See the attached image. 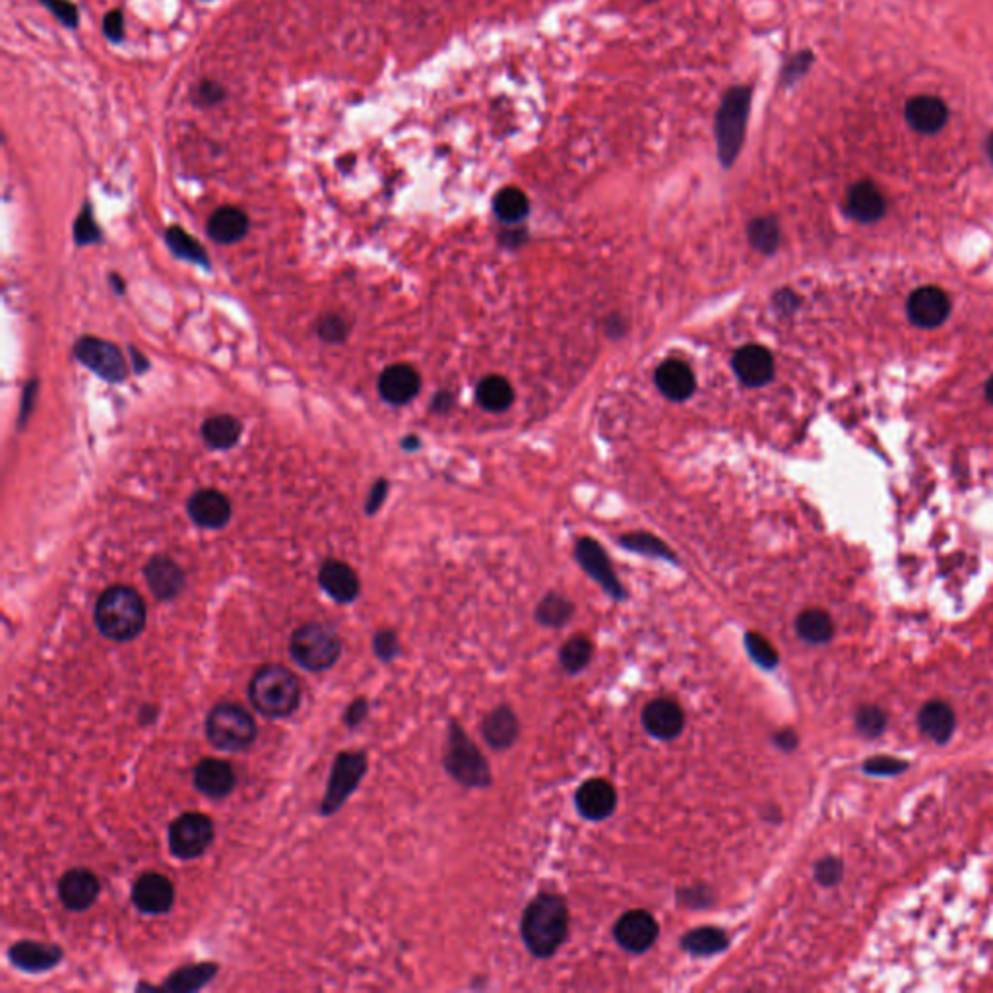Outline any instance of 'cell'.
Returning a JSON list of instances; mask_svg holds the SVG:
<instances>
[{
  "mask_svg": "<svg viewBox=\"0 0 993 993\" xmlns=\"http://www.w3.org/2000/svg\"><path fill=\"white\" fill-rule=\"evenodd\" d=\"M988 154H990V158L993 161V134L990 136V142H988Z\"/></svg>",
  "mask_w": 993,
  "mask_h": 993,
  "instance_id": "obj_61",
  "label": "cell"
},
{
  "mask_svg": "<svg viewBox=\"0 0 993 993\" xmlns=\"http://www.w3.org/2000/svg\"><path fill=\"white\" fill-rule=\"evenodd\" d=\"M730 939L724 929L697 928L681 937V947L695 957H710L726 951Z\"/></svg>",
  "mask_w": 993,
  "mask_h": 993,
  "instance_id": "obj_32",
  "label": "cell"
},
{
  "mask_svg": "<svg viewBox=\"0 0 993 993\" xmlns=\"http://www.w3.org/2000/svg\"><path fill=\"white\" fill-rule=\"evenodd\" d=\"M947 119V105L939 97H912L906 103V121L916 132L935 134L947 125Z\"/></svg>",
  "mask_w": 993,
  "mask_h": 993,
  "instance_id": "obj_25",
  "label": "cell"
},
{
  "mask_svg": "<svg viewBox=\"0 0 993 993\" xmlns=\"http://www.w3.org/2000/svg\"><path fill=\"white\" fill-rule=\"evenodd\" d=\"M348 332H350L348 322L344 321L342 317H338V315H326L319 322V336H321L324 342L340 344V342L346 340Z\"/></svg>",
  "mask_w": 993,
  "mask_h": 993,
  "instance_id": "obj_44",
  "label": "cell"
},
{
  "mask_svg": "<svg viewBox=\"0 0 993 993\" xmlns=\"http://www.w3.org/2000/svg\"><path fill=\"white\" fill-rule=\"evenodd\" d=\"M840 875H842V865H840L838 860H834V858H827V860L819 862V864H817V869H815V877H817V881H819L821 885H825V887H831V885H834V883L840 879Z\"/></svg>",
  "mask_w": 993,
  "mask_h": 993,
  "instance_id": "obj_50",
  "label": "cell"
},
{
  "mask_svg": "<svg viewBox=\"0 0 993 993\" xmlns=\"http://www.w3.org/2000/svg\"><path fill=\"white\" fill-rule=\"evenodd\" d=\"M904 765H900L895 759H875L873 763H867L865 769L871 770V772H897V770L902 769Z\"/></svg>",
  "mask_w": 993,
  "mask_h": 993,
  "instance_id": "obj_54",
  "label": "cell"
},
{
  "mask_svg": "<svg viewBox=\"0 0 993 993\" xmlns=\"http://www.w3.org/2000/svg\"><path fill=\"white\" fill-rule=\"evenodd\" d=\"M45 8H49L53 12V16L66 26L68 30H74L78 28L80 24V16H78V8L70 2V0H39Z\"/></svg>",
  "mask_w": 993,
  "mask_h": 993,
  "instance_id": "obj_45",
  "label": "cell"
},
{
  "mask_svg": "<svg viewBox=\"0 0 993 993\" xmlns=\"http://www.w3.org/2000/svg\"><path fill=\"white\" fill-rule=\"evenodd\" d=\"M189 516L202 528H224L231 518V503L216 489H200L187 503Z\"/></svg>",
  "mask_w": 993,
  "mask_h": 993,
  "instance_id": "obj_22",
  "label": "cell"
},
{
  "mask_svg": "<svg viewBox=\"0 0 993 993\" xmlns=\"http://www.w3.org/2000/svg\"><path fill=\"white\" fill-rule=\"evenodd\" d=\"M481 408L487 412H505L511 408L514 400V390L505 377L491 375L485 377L476 390Z\"/></svg>",
  "mask_w": 993,
  "mask_h": 993,
  "instance_id": "obj_34",
  "label": "cell"
},
{
  "mask_svg": "<svg viewBox=\"0 0 993 993\" xmlns=\"http://www.w3.org/2000/svg\"><path fill=\"white\" fill-rule=\"evenodd\" d=\"M518 732H520V724H518V718L513 712V708L507 705L497 706L493 708L485 718H483V724H481V734H483V739L487 741V745H491L493 749L501 751V749H509L516 741L518 737Z\"/></svg>",
  "mask_w": 993,
  "mask_h": 993,
  "instance_id": "obj_26",
  "label": "cell"
},
{
  "mask_svg": "<svg viewBox=\"0 0 993 993\" xmlns=\"http://www.w3.org/2000/svg\"><path fill=\"white\" fill-rule=\"evenodd\" d=\"M747 233H749V241L751 245L765 253V255H770L776 251L778 247V241H780V227L776 224L774 218H757L753 220L749 227H747Z\"/></svg>",
  "mask_w": 993,
  "mask_h": 993,
  "instance_id": "obj_40",
  "label": "cell"
},
{
  "mask_svg": "<svg viewBox=\"0 0 993 993\" xmlns=\"http://www.w3.org/2000/svg\"><path fill=\"white\" fill-rule=\"evenodd\" d=\"M109 280L113 282V286H115V289H117V293H123V288H125V282H123V280H121V278H119L117 274H113V276H111Z\"/></svg>",
  "mask_w": 993,
  "mask_h": 993,
  "instance_id": "obj_58",
  "label": "cell"
},
{
  "mask_svg": "<svg viewBox=\"0 0 993 993\" xmlns=\"http://www.w3.org/2000/svg\"><path fill=\"white\" fill-rule=\"evenodd\" d=\"M445 769L456 782L468 788H487L491 784V769L480 747L458 722H450Z\"/></svg>",
  "mask_w": 993,
  "mask_h": 993,
  "instance_id": "obj_7",
  "label": "cell"
},
{
  "mask_svg": "<svg viewBox=\"0 0 993 993\" xmlns=\"http://www.w3.org/2000/svg\"><path fill=\"white\" fill-rule=\"evenodd\" d=\"M658 933V922L646 910H631L623 914L613 928L615 941L629 953L648 951L656 943Z\"/></svg>",
  "mask_w": 993,
  "mask_h": 993,
  "instance_id": "obj_12",
  "label": "cell"
},
{
  "mask_svg": "<svg viewBox=\"0 0 993 993\" xmlns=\"http://www.w3.org/2000/svg\"><path fill=\"white\" fill-rule=\"evenodd\" d=\"M656 385L666 398L683 402L695 392V375L687 363L679 359H668L656 371Z\"/></svg>",
  "mask_w": 993,
  "mask_h": 993,
  "instance_id": "obj_27",
  "label": "cell"
},
{
  "mask_svg": "<svg viewBox=\"0 0 993 993\" xmlns=\"http://www.w3.org/2000/svg\"><path fill=\"white\" fill-rule=\"evenodd\" d=\"M848 212L862 224H873L885 214V198L873 183H856L848 194Z\"/></svg>",
  "mask_w": 993,
  "mask_h": 993,
  "instance_id": "obj_29",
  "label": "cell"
},
{
  "mask_svg": "<svg viewBox=\"0 0 993 993\" xmlns=\"http://www.w3.org/2000/svg\"><path fill=\"white\" fill-rule=\"evenodd\" d=\"M575 613V606L571 600H567L565 596L561 594H547L544 600L538 604L536 608V621L544 627H551V629H559L563 625H567L571 621Z\"/></svg>",
  "mask_w": 993,
  "mask_h": 993,
  "instance_id": "obj_36",
  "label": "cell"
},
{
  "mask_svg": "<svg viewBox=\"0 0 993 993\" xmlns=\"http://www.w3.org/2000/svg\"><path fill=\"white\" fill-rule=\"evenodd\" d=\"M249 699L268 718H288L301 703V683L286 666H262L249 683Z\"/></svg>",
  "mask_w": 993,
  "mask_h": 993,
  "instance_id": "obj_3",
  "label": "cell"
},
{
  "mask_svg": "<svg viewBox=\"0 0 993 993\" xmlns=\"http://www.w3.org/2000/svg\"><path fill=\"white\" fill-rule=\"evenodd\" d=\"M63 957V949L39 941H18L8 949V961L26 974L49 972L61 964Z\"/></svg>",
  "mask_w": 993,
  "mask_h": 993,
  "instance_id": "obj_16",
  "label": "cell"
},
{
  "mask_svg": "<svg viewBox=\"0 0 993 993\" xmlns=\"http://www.w3.org/2000/svg\"><path fill=\"white\" fill-rule=\"evenodd\" d=\"M103 33L113 43H121L125 39V18H123L121 10H111L105 14Z\"/></svg>",
  "mask_w": 993,
  "mask_h": 993,
  "instance_id": "obj_49",
  "label": "cell"
},
{
  "mask_svg": "<svg viewBox=\"0 0 993 993\" xmlns=\"http://www.w3.org/2000/svg\"><path fill=\"white\" fill-rule=\"evenodd\" d=\"M101 893L96 873L88 869H68L59 881V898L66 910L84 912L94 906Z\"/></svg>",
  "mask_w": 993,
  "mask_h": 993,
  "instance_id": "obj_15",
  "label": "cell"
},
{
  "mask_svg": "<svg viewBox=\"0 0 993 993\" xmlns=\"http://www.w3.org/2000/svg\"><path fill=\"white\" fill-rule=\"evenodd\" d=\"M774 739H776V745L782 747V749H786V751L794 749L796 743H798V737H796V734L792 730H784V732H780Z\"/></svg>",
  "mask_w": 993,
  "mask_h": 993,
  "instance_id": "obj_55",
  "label": "cell"
},
{
  "mask_svg": "<svg viewBox=\"0 0 993 993\" xmlns=\"http://www.w3.org/2000/svg\"><path fill=\"white\" fill-rule=\"evenodd\" d=\"M569 906L553 893L534 898L522 916L520 933L528 951L538 959H549L565 943L569 935Z\"/></svg>",
  "mask_w": 993,
  "mask_h": 993,
  "instance_id": "obj_1",
  "label": "cell"
},
{
  "mask_svg": "<svg viewBox=\"0 0 993 993\" xmlns=\"http://www.w3.org/2000/svg\"><path fill=\"white\" fill-rule=\"evenodd\" d=\"M289 652L295 664L307 672H326L342 656V641L326 623H305L293 631Z\"/></svg>",
  "mask_w": 993,
  "mask_h": 993,
  "instance_id": "obj_5",
  "label": "cell"
},
{
  "mask_svg": "<svg viewBox=\"0 0 993 993\" xmlns=\"http://www.w3.org/2000/svg\"><path fill=\"white\" fill-rule=\"evenodd\" d=\"M450 404V394H437L435 398V410H447Z\"/></svg>",
  "mask_w": 993,
  "mask_h": 993,
  "instance_id": "obj_57",
  "label": "cell"
},
{
  "mask_svg": "<svg viewBox=\"0 0 993 993\" xmlns=\"http://www.w3.org/2000/svg\"><path fill=\"white\" fill-rule=\"evenodd\" d=\"M194 97L200 105H206V107H212V105H218L222 99L225 97V90L218 84V82H212V80H202L196 90H194Z\"/></svg>",
  "mask_w": 993,
  "mask_h": 993,
  "instance_id": "obj_48",
  "label": "cell"
},
{
  "mask_svg": "<svg viewBox=\"0 0 993 993\" xmlns=\"http://www.w3.org/2000/svg\"><path fill=\"white\" fill-rule=\"evenodd\" d=\"M745 648L755 664H759L765 670H772L778 664V654L774 646L763 635L759 633H747L745 635Z\"/></svg>",
  "mask_w": 993,
  "mask_h": 993,
  "instance_id": "obj_42",
  "label": "cell"
},
{
  "mask_svg": "<svg viewBox=\"0 0 993 993\" xmlns=\"http://www.w3.org/2000/svg\"><path fill=\"white\" fill-rule=\"evenodd\" d=\"M749 113H751V88L736 86L722 97L714 121V132H716L718 160L724 167H730L743 148Z\"/></svg>",
  "mask_w": 993,
  "mask_h": 993,
  "instance_id": "obj_4",
  "label": "cell"
},
{
  "mask_svg": "<svg viewBox=\"0 0 993 993\" xmlns=\"http://www.w3.org/2000/svg\"><path fill=\"white\" fill-rule=\"evenodd\" d=\"M373 650L383 662H392L400 654V641L394 631H379L373 639Z\"/></svg>",
  "mask_w": 993,
  "mask_h": 993,
  "instance_id": "obj_47",
  "label": "cell"
},
{
  "mask_svg": "<svg viewBox=\"0 0 993 993\" xmlns=\"http://www.w3.org/2000/svg\"><path fill=\"white\" fill-rule=\"evenodd\" d=\"M144 577H146L152 594L163 602L175 600L187 584L183 569L173 559H169L165 555H156L148 561V565L144 569Z\"/></svg>",
  "mask_w": 993,
  "mask_h": 993,
  "instance_id": "obj_21",
  "label": "cell"
},
{
  "mask_svg": "<svg viewBox=\"0 0 993 993\" xmlns=\"http://www.w3.org/2000/svg\"><path fill=\"white\" fill-rule=\"evenodd\" d=\"M419 375L416 369L404 363H396L383 371L379 379V392L390 404H408L410 400L416 398L419 392Z\"/></svg>",
  "mask_w": 993,
  "mask_h": 993,
  "instance_id": "obj_24",
  "label": "cell"
},
{
  "mask_svg": "<svg viewBox=\"0 0 993 993\" xmlns=\"http://www.w3.org/2000/svg\"><path fill=\"white\" fill-rule=\"evenodd\" d=\"M99 633L115 642H127L136 639L146 627V604L142 596L130 586H111L107 588L94 611Z\"/></svg>",
  "mask_w": 993,
  "mask_h": 993,
  "instance_id": "obj_2",
  "label": "cell"
},
{
  "mask_svg": "<svg viewBox=\"0 0 993 993\" xmlns=\"http://www.w3.org/2000/svg\"><path fill=\"white\" fill-rule=\"evenodd\" d=\"M202 437L208 447L227 450L237 445L241 437V423L233 416H212L202 423Z\"/></svg>",
  "mask_w": 993,
  "mask_h": 993,
  "instance_id": "obj_33",
  "label": "cell"
},
{
  "mask_svg": "<svg viewBox=\"0 0 993 993\" xmlns=\"http://www.w3.org/2000/svg\"><path fill=\"white\" fill-rule=\"evenodd\" d=\"M809 65H811V55H809V53H800V55H796V57L788 63L786 70H784V82H788V84H790V82L798 80L801 74L809 68Z\"/></svg>",
  "mask_w": 993,
  "mask_h": 993,
  "instance_id": "obj_51",
  "label": "cell"
},
{
  "mask_svg": "<svg viewBox=\"0 0 993 993\" xmlns=\"http://www.w3.org/2000/svg\"><path fill=\"white\" fill-rule=\"evenodd\" d=\"M386 489H388V485H386L385 480L375 483V487H373V491L369 495V501H367V513H375L381 507V503L385 501Z\"/></svg>",
  "mask_w": 993,
  "mask_h": 993,
  "instance_id": "obj_53",
  "label": "cell"
},
{
  "mask_svg": "<svg viewBox=\"0 0 993 993\" xmlns=\"http://www.w3.org/2000/svg\"><path fill=\"white\" fill-rule=\"evenodd\" d=\"M796 631L803 641L823 644L833 639V619L823 609H805L796 619Z\"/></svg>",
  "mask_w": 993,
  "mask_h": 993,
  "instance_id": "obj_35",
  "label": "cell"
},
{
  "mask_svg": "<svg viewBox=\"0 0 993 993\" xmlns=\"http://www.w3.org/2000/svg\"><path fill=\"white\" fill-rule=\"evenodd\" d=\"M74 355L92 369L101 379L109 383H121L129 375V363L123 352L105 340L84 336L76 342Z\"/></svg>",
  "mask_w": 993,
  "mask_h": 993,
  "instance_id": "obj_10",
  "label": "cell"
},
{
  "mask_svg": "<svg viewBox=\"0 0 993 993\" xmlns=\"http://www.w3.org/2000/svg\"><path fill=\"white\" fill-rule=\"evenodd\" d=\"M594 656V644L590 639L577 635L565 642L559 652V662L567 673L582 672Z\"/></svg>",
  "mask_w": 993,
  "mask_h": 993,
  "instance_id": "obj_39",
  "label": "cell"
},
{
  "mask_svg": "<svg viewBox=\"0 0 993 993\" xmlns=\"http://www.w3.org/2000/svg\"><path fill=\"white\" fill-rule=\"evenodd\" d=\"M493 210L499 216V220H503L507 224H516L528 216L530 202H528V196L520 189L509 187V189L499 191V194L495 196Z\"/></svg>",
  "mask_w": 993,
  "mask_h": 993,
  "instance_id": "obj_37",
  "label": "cell"
},
{
  "mask_svg": "<svg viewBox=\"0 0 993 993\" xmlns=\"http://www.w3.org/2000/svg\"><path fill=\"white\" fill-rule=\"evenodd\" d=\"M165 241H167L169 249L177 257L191 260V262L200 264V266H210L204 247L194 239L193 235H189L185 229H181L177 225L175 227H169L167 233H165Z\"/></svg>",
  "mask_w": 993,
  "mask_h": 993,
  "instance_id": "obj_38",
  "label": "cell"
},
{
  "mask_svg": "<svg viewBox=\"0 0 993 993\" xmlns=\"http://www.w3.org/2000/svg\"><path fill=\"white\" fill-rule=\"evenodd\" d=\"M247 231H249V218L243 210L235 206L218 208L208 220V235L222 245L241 241L247 235Z\"/></svg>",
  "mask_w": 993,
  "mask_h": 993,
  "instance_id": "obj_28",
  "label": "cell"
},
{
  "mask_svg": "<svg viewBox=\"0 0 993 993\" xmlns=\"http://www.w3.org/2000/svg\"><path fill=\"white\" fill-rule=\"evenodd\" d=\"M908 317L920 328H937L949 319L951 301L945 291L935 286L916 289L908 299Z\"/></svg>",
  "mask_w": 993,
  "mask_h": 993,
  "instance_id": "obj_14",
  "label": "cell"
},
{
  "mask_svg": "<svg viewBox=\"0 0 993 993\" xmlns=\"http://www.w3.org/2000/svg\"><path fill=\"white\" fill-rule=\"evenodd\" d=\"M206 737L220 751L239 753L255 743L257 722L241 705L218 703L208 712Z\"/></svg>",
  "mask_w": 993,
  "mask_h": 993,
  "instance_id": "obj_6",
  "label": "cell"
},
{
  "mask_svg": "<svg viewBox=\"0 0 993 993\" xmlns=\"http://www.w3.org/2000/svg\"><path fill=\"white\" fill-rule=\"evenodd\" d=\"M322 590L338 604H352L359 596L361 584L352 567L338 559H328L319 571Z\"/></svg>",
  "mask_w": 993,
  "mask_h": 993,
  "instance_id": "obj_23",
  "label": "cell"
},
{
  "mask_svg": "<svg viewBox=\"0 0 993 993\" xmlns=\"http://www.w3.org/2000/svg\"><path fill=\"white\" fill-rule=\"evenodd\" d=\"M402 447H404V449H416L417 447L416 437H410V439H406V441L402 443Z\"/></svg>",
  "mask_w": 993,
  "mask_h": 993,
  "instance_id": "obj_59",
  "label": "cell"
},
{
  "mask_svg": "<svg viewBox=\"0 0 993 993\" xmlns=\"http://www.w3.org/2000/svg\"><path fill=\"white\" fill-rule=\"evenodd\" d=\"M578 813L588 821H604L617 807V792L604 778L586 780L575 796Z\"/></svg>",
  "mask_w": 993,
  "mask_h": 993,
  "instance_id": "obj_18",
  "label": "cell"
},
{
  "mask_svg": "<svg viewBox=\"0 0 993 993\" xmlns=\"http://www.w3.org/2000/svg\"><path fill=\"white\" fill-rule=\"evenodd\" d=\"M575 555H577L578 565L590 577L594 578L613 600H625L627 598V592H625L623 584L619 582V578L615 577L611 563H609L608 553L604 551L602 545L590 540V538H582L577 542Z\"/></svg>",
  "mask_w": 993,
  "mask_h": 993,
  "instance_id": "obj_11",
  "label": "cell"
},
{
  "mask_svg": "<svg viewBox=\"0 0 993 993\" xmlns=\"http://www.w3.org/2000/svg\"><path fill=\"white\" fill-rule=\"evenodd\" d=\"M986 396H988V400L993 404V377L988 381V386H986Z\"/></svg>",
  "mask_w": 993,
  "mask_h": 993,
  "instance_id": "obj_60",
  "label": "cell"
},
{
  "mask_svg": "<svg viewBox=\"0 0 993 993\" xmlns=\"http://www.w3.org/2000/svg\"><path fill=\"white\" fill-rule=\"evenodd\" d=\"M237 784L235 770L222 759H202L194 767V786L200 794L212 798V800H222L227 798Z\"/></svg>",
  "mask_w": 993,
  "mask_h": 993,
  "instance_id": "obj_19",
  "label": "cell"
},
{
  "mask_svg": "<svg viewBox=\"0 0 993 993\" xmlns=\"http://www.w3.org/2000/svg\"><path fill=\"white\" fill-rule=\"evenodd\" d=\"M218 970L220 968L214 962H198V964L181 966L165 980V984L161 988L177 993L196 992V990H202L206 984H210L214 980V976L218 974Z\"/></svg>",
  "mask_w": 993,
  "mask_h": 993,
  "instance_id": "obj_31",
  "label": "cell"
},
{
  "mask_svg": "<svg viewBox=\"0 0 993 993\" xmlns=\"http://www.w3.org/2000/svg\"><path fill=\"white\" fill-rule=\"evenodd\" d=\"M365 772H367V755L363 751L338 753L330 770L326 794L322 798V815H334L346 801L350 800L355 788L361 784Z\"/></svg>",
  "mask_w": 993,
  "mask_h": 993,
  "instance_id": "obj_8",
  "label": "cell"
},
{
  "mask_svg": "<svg viewBox=\"0 0 993 993\" xmlns=\"http://www.w3.org/2000/svg\"><path fill=\"white\" fill-rule=\"evenodd\" d=\"M132 902L142 914H167L175 902V887L161 873H144L132 887Z\"/></svg>",
  "mask_w": 993,
  "mask_h": 993,
  "instance_id": "obj_13",
  "label": "cell"
},
{
  "mask_svg": "<svg viewBox=\"0 0 993 993\" xmlns=\"http://www.w3.org/2000/svg\"><path fill=\"white\" fill-rule=\"evenodd\" d=\"M918 722H920V728L922 732L933 739L935 743H947L953 732H955V714L951 710V706L941 703V701H931L928 705L924 706L920 710V716H918Z\"/></svg>",
  "mask_w": 993,
  "mask_h": 993,
  "instance_id": "obj_30",
  "label": "cell"
},
{
  "mask_svg": "<svg viewBox=\"0 0 993 993\" xmlns=\"http://www.w3.org/2000/svg\"><path fill=\"white\" fill-rule=\"evenodd\" d=\"M734 371L739 381L745 386L759 388L772 381L774 377V359L772 353L763 346H743L734 355Z\"/></svg>",
  "mask_w": 993,
  "mask_h": 993,
  "instance_id": "obj_20",
  "label": "cell"
},
{
  "mask_svg": "<svg viewBox=\"0 0 993 993\" xmlns=\"http://www.w3.org/2000/svg\"><path fill=\"white\" fill-rule=\"evenodd\" d=\"M99 237H101V231L94 220L92 208L86 204L82 214L76 220V225H74V239L78 245H90V243H97Z\"/></svg>",
  "mask_w": 993,
  "mask_h": 993,
  "instance_id": "obj_43",
  "label": "cell"
},
{
  "mask_svg": "<svg viewBox=\"0 0 993 993\" xmlns=\"http://www.w3.org/2000/svg\"><path fill=\"white\" fill-rule=\"evenodd\" d=\"M216 829L204 813H183L169 827V850L179 860L200 858L214 842Z\"/></svg>",
  "mask_w": 993,
  "mask_h": 993,
  "instance_id": "obj_9",
  "label": "cell"
},
{
  "mask_svg": "<svg viewBox=\"0 0 993 993\" xmlns=\"http://www.w3.org/2000/svg\"><path fill=\"white\" fill-rule=\"evenodd\" d=\"M642 726L656 739H675L685 726L683 708L672 699H654L642 710Z\"/></svg>",
  "mask_w": 993,
  "mask_h": 993,
  "instance_id": "obj_17",
  "label": "cell"
},
{
  "mask_svg": "<svg viewBox=\"0 0 993 993\" xmlns=\"http://www.w3.org/2000/svg\"><path fill=\"white\" fill-rule=\"evenodd\" d=\"M621 545L627 547V549H631V551H635V553L648 555V557H658V559L675 561V555H673L672 549L664 544L662 540H658L656 536H652V534H644V532L625 534L621 538Z\"/></svg>",
  "mask_w": 993,
  "mask_h": 993,
  "instance_id": "obj_41",
  "label": "cell"
},
{
  "mask_svg": "<svg viewBox=\"0 0 993 993\" xmlns=\"http://www.w3.org/2000/svg\"><path fill=\"white\" fill-rule=\"evenodd\" d=\"M33 396H35V383L28 386V392H26V398H24V406H22V423H24V417L30 414V402H33Z\"/></svg>",
  "mask_w": 993,
  "mask_h": 993,
  "instance_id": "obj_56",
  "label": "cell"
},
{
  "mask_svg": "<svg viewBox=\"0 0 993 993\" xmlns=\"http://www.w3.org/2000/svg\"><path fill=\"white\" fill-rule=\"evenodd\" d=\"M885 724H887L885 714L879 708L865 706L858 712V728L865 736H879L885 730Z\"/></svg>",
  "mask_w": 993,
  "mask_h": 993,
  "instance_id": "obj_46",
  "label": "cell"
},
{
  "mask_svg": "<svg viewBox=\"0 0 993 993\" xmlns=\"http://www.w3.org/2000/svg\"><path fill=\"white\" fill-rule=\"evenodd\" d=\"M367 714H369V703L365 699H355L350 708L346 710L344 722L350 728H357L367 718Z\"/></svg>",
  "mask_w": 993,
  "mask_h": 993,
  "instance_id": "obj_52",
  "label": "cell"
}]
</instances>
